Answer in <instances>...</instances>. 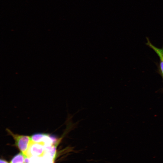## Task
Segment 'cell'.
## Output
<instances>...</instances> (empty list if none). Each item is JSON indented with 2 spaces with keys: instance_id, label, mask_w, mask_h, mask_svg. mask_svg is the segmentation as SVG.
<instances>
[{
  "instance_id": "1",
  "label": "cell",
  "mask_w": 163,
  "mask_h": 163,
  "mask_svg": "<svg viewBox=\"0 0 163 163\" xmlns=\"http://www.w3.org/2000/svg\"><path fill=\"white\" fill-rule=\"evenodd\" d=\"M6 131L14 140L15 145L21 152L26 155L28 145L31 140L30 136L14 134L8 129H6Z\"/></svg>"
},
{
  "instance_id": "2",
  "label": "cell",
  "mask_w": 163,
  "mask_h": 163,
  "mask_svg": "<svg viewBox=\"0 0 163 163\" xmlns=\"http://www.w3.org/2000/svg\"><path fill=\"white\" fill-rule=\"evenodd\" d=\"M45 143L31 140L29 142L26 156L28 158L32 156L42 157L45 152Z\"/></svg>"
},
{
  "instance_id": "3",
  "label": "cell",
  "mask_w": 163,
  "mask_h": 163,
  "mask_svg": "<svg viewBox=\"0 0 163 163\" xmlns=\"http://www.w3.org/2000/svg\"><path fill=\"white\" fill-rule=\"evenodd\" d=\"M147 39V41L146 44L155 52L160 59L163 60V48H158L156 47L152 44L148 38Z\"/></svg>"
},
{
  "instance_id": "4",
  "label": "cell",
  "mask_w": 163,
  "mask_h": 163,
  "mask_svg": "<svg viewBox=\"0 0 163 163\" xmlns=\"http://www.w3.org/2000/svg\"><path fill=\"white\" fill-rule=\"evenodd\" d=\"M25 156V155L21 152L14 157L10 163H24Z\"/></svg>"
},
{
  "instance_id": "5",
  "label": "cell",
  "mask_w": 163,
  "mask_h": 163,
  "mask_svg": "<svg viewBox=\"0 0 163 163\" xmlns=\"http://www.w3.org/2000/svg\"><path fill=\"white\" fill-rule=\"evenodd\" d=\"M42 157L32 156L30 159V163H43Z\"/></svg>"
},
{
  "instance_id": "6",
  "label": "cell",
  "mask_w": 163,
  "mask_h": 163,
  "mask_svg": "<svg viewBox=\"0 0 163 163\" xmlns=\"http://www.w3.org/2000/svg\"><path fill=\"white\" fill-rule=\"evenodd\" d=\"M160 68L162 75L163 76V60L160 59Z\"/></svg>"
},
{
  "instance_id": "7",
  "label": "cell",
  "mask_w": 163,
  "mask_h": 163,
  "mask_svg": "<svg viewBox=\"0 0 163 163\" xmlns=\"http://www.w3.org/2000/svg\"><path fill=\"white\" fill-rule=\"evenodd\" d=\"M24 163H30V160L29 159V158H28L26 155H25L24 159Z\"/></svg>"
},
{
  "instance_id": "8",
  "label": "cell",
  "mask_w": 163,
  "mask_h": 163,
  "mask_svg": "<svg viewBox=\"0 0 163 163\" xmlns=\"http://www.w3.org/2000/svg\"><path fill=\"white\" fill-rule=\"evenodd\" d=\"M0 163H8L6 161L4 160L1 159Z\"/></svg>"
}]
</instances>
